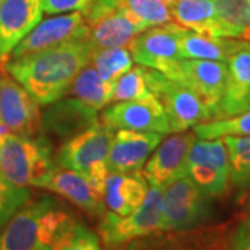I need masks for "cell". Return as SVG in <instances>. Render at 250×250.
<instances>
[{
  "label": "cell",
  "mask_w": 250,
  "mask_h": 250,
  "mask_svg": "<svg viewBox=\"0 0 250 250\" xmlns=\"http://www.w3.org/2000/svg\"><path fill=\"white\" fill-rule=\"evenodd\" d=\"M93 50L88 36L53 49L7 59L1 67L39 106H47L65 96L72 81L89 64Z\"/></svg>",
  "instance_id": "cell-1"
},
{
  "label": "cell",
  "mask_w": 250,
  "mask_h": 250,
  "mask_svg": "<svg viewBox=\"0 0 250 250\" xmlns=\"http://www.w3.org/2000/svg\"><path fill=\"white\" fill-rule=\"evenodd\" d=\"M77 223L68 208L43 196L21 207L0 232V250H53Z\"/></svg>",
  "instance_id": "cell-2"
},
{
  "label": "cell",
  "mask_w": 250,
  "mask_h": 250,
  "mask_svg": "<svg viewBox=\"0 0 250 250\" xmlns=\"http://www.w3.org/2000/svg\"><path fill=\"white\" fill-rule=\"evenodd\" d=\"M57 170L45 135L10 134L0 142V175L17 187L45 188Z\"/></svg>",
  "instance_id": "cell-3"
},
{
  "label": "cell",
  "mask_w": 250,
  "mask_h": 250,
  "mask_svg": "<svg viewBox=\"0 0 250 250\" xmlns=\"http://www.w3.org/2000/svg\"><path fill=\"white\" fill-rule=\"evenodd\" d=\"M213 197L208 196L187 174L161 189V231H190L203 227L213 215Z\"/></svg>",
  "instance_id": "cell-4"
},
{
  "label": "cell",
  "mask_w": 250,
  "mask_h": 250,
  "mask_svg": "<svg viewBox=\"0 0 250 250\" xmlns=\"http://www.w3.org/2000/svg\"><path fill=\"white\" fill-rule=\"evenodd\" d=\"M145 74L152 95L160 102L168 118L170 134L184 132L200 123L214 120L213 110L193 90L157 70L145 67Z\"/></svg>",
  "instance_id": "cell-5"
},
{
  "label": "cell",
  "mask_w": 250,
  "mask_h": 250,
  "mask_svg": "<svg viewBox=\"0 0 250 250\" xmlns=\"http://www.w3.org/2000/svg\"><path fill=\"white\" fill-rule=\"evenodd\" d=\"M161 189L150 187L143 203L132 213L118 215L106 211L99 224V235L107 248H116L146 235L161 231Z\"/></svg>",
  "instance_id": "cell-6"
},
{
  "label": "cell",
  "mask_w": 250,
  "mask_h": 250,
  "mask_svg": "<svg viewBox=\"0 0 250 250\" xmlns=\"http://www.w3.org/2000/svg\"><path fill=\"white\" fill-rule=\"evenodd\" d=\"M187 175L208 196L224 195L229 184V159L223 138L197 139L189 149Z\"/></svg>",
  "instance_id": "cell-7"
},
{
  "label": "cell",
  "mask_w": 250,
  "mask_h": 250,
  "mask_svg": "<svg viewBox=\"0 0 250 250\" xmlns=\"http://www.w3.org/2000/svg\"><path fill=\"white\" fill-rule=\"evenodd\" d=\"M160 72L193 90L213 110L214 120L218 118V104L223 98L228 77L227 62L181 59L166 65Z\"/></svg>",
  "instance_id": "cell-8"
},
{
  "label": "cell",
  "mask_w": 250,
  "mask_h": 250,
  "mask_svg": "<svg viewBox=\"0 0 250 250\" xmlns=\"http://www.w3.org/2000/svg\"><path fill=\"white\" fill-rule=\"evenodd\" d=\"M116 129L102 121L67 139L56 153L54 160L59 167L78 172H88L99 163L107 159L108 150Z\"/></svg>",
  "instance_id": "cell-9"
},
{
  "label": "cell",
  "mask_w": 250,
  "mask_h": 250,
  "mask_svg": "<svg viewBox=\"0 0 250 250\" xmlns=\"http://www.w3.org/2000/svg\"><path fill=\"white\" fill-rule=\"evenodd\" d=\"M88 36H89V25L85 22L81 13L75 11V13L57 14L41 21L14 47L9 59H17L21 56L53 49L64 43H68L71 41L88 38Z\"/></svg>",
  "instance_id": "cell-10"
},
{
  "label": "cell",
  "mask_w": 250,
  "mask_h": 250,
  "mask_svg": "<svg viewBox=\"0 0 250 250\" xmlns=\"http://www.w3.org/2000/svg\"><path fill=\"white\" fill-rule=\"evenodd\" d=\"M41 116L35 99L0 65V121L11 134L36 135Z\"/></svg>",
  "instance_id": "cell-11"
},
{
  "label": "cell",
  "mask_w": 250,
  "mask_h": 250,
  "mask_svg": "<svg viewBox=\"0 0 250 250\" xmlns=\"http://www.w3.org/2000/svg\"><path fill=\"white\" fill-rule=\"evenodd\" d=\"M196 141L195 132H174L163 139L143 166V175L150 187L163 188L187 174L189 149Z\"/></svg>",
  "instance_id": "cell-12"
},
{
  "label": "cell",
  "mask_w": 250,
  "mask_h": 250,
  "mask_svg": "<svg viewBox=\"0 0 250 250\" xmlns=\"http://www.w3.org/2000/svg\"><path fill=\"white\" fill-rule=\"evenodd\" d=\"M100 121L113 129L170 134L168 118L160 102L154 96L111 104L103 110Z\"/></svg>",
  "instance_id": "cell-13"
},
{
  "label": "cell",
  "mask_w": 250,
  "mask_h": 250,
  "mask_svg": "<svg viewBox=\"0 0 250 250\" xmlns=\"http://www.w3.org/2000/svg\"><path fill=\"white\" fill-rule=\"evenodd\" d=\"M128 46L135 62L157 71H163L166 65L184 59L177 22L149 28L135 36Z\"/></svg>",
  "instance_id": "cell-14"
},
{
  "label": "cell",
  "mask_w": 250,
  "mask_h": 250,
  "mask_svg": "<svg viewBox=\"0 0 250 250\" xmlns=\"http://www.w3.org/2000/svg\"><path fill=\"white\" fill-rule=\"evenodd\" d=\"M45 0H3L0 6V65L42 21Z\"/></svg>",
  "instance_id": "cell-15"
},
{
  "label": "cell",
  "mask_w": 250,
  "mask_h": 250,
  "mask_svg": "<svg viewBox=\"0 0 250 250\" xmlns=\"http://www.w3.org/2000/svg\"><path fill=\"white\" fill-rule=\"evenodd\" d=\"M163 135L149 131L116 129L106 159L108 172H135L141 170L163 141Z\"/></svg>",
  "instance_id": "cell-16"
},
{
  "label": "cell",
  "mask_w": 250,
  "mask_h": 250,
  "mask_svg": "<svg viewBox=\"0 0 250 250\" xmlns=\"http://www.w3.org/2000/svg\"><path fill=\"white\" fill-rule=\"evenodd\" d=\"M45 107L41 116V128L62 139H70L100 121L99 110L74 96L60 98Z\"/></svg>",
  "instance_id": "cell-17"
},
{
  "label": "cell",
  "mask_w": 250,
  "mask_h": 250,
  "mask_svg": "<svg viewBox=\"0 0 250 250\" xmlns=\"http://www.w3.org/2000/svg\"><path fill=\"white\" fill-rule=\"evenodd\" d=\"M228 77L220 104L218 118L236 116L250 110V46L227 60Z\"/></svg>",
  "instance_id": "cell-18"
},
{
  "label": "cell",
  "mask_w": 250,
  "mask_h": 250,
  "mask_svg": "<svg viewBox=\"0 0 250 250\" xmlns=\"http://www.w3.org/2000/svg\"><path fill=\"white\" fill-rule=\"evenodd\" d=\"M147 28L120 3L96 22L89 25V42L95 50L125 47L135 36Z\"/></svg>",
  "instance_id": "cell-19"
},
{
  "label": "cell",
  "mask_w": 250,
  "mask_h": 250,
  "mask_svg": "<svg viewBox=\"0 0 250 250\" xmlns=\"http://www.w3.org/2000/svg\"><path fill=\"white\" fill-rule=\"evenodd\" d=\"M45 189L65 197L89 214L102 217L106 213L104 197L92 187L89 179L82 172L57 166V170L46 182Z\"/></svg>",
  "instance_id": "cell-20"
},
{
  "label": "cell",
  "mask_w": 250,
  "mask_h": 250,
  "mask_svg": "<svg viewBox=\"0 0 250 250\" xmlns=\"http://www.w3.org/2000/svg\"><path fill=\"white\" fill-rule=\"evenodd\" d=\"M149 190L143 172H108L104 185V203L111 213L126 215L142 205Z\"/></svg>",
  "instance_id": "cell-21"
},
{
  "label": "cell",
  "mask_w": 250,
  "mask_h": 250,
  "mask_svg": "<svg viewBox=\"0 0 250 250\" xmlns=\"http://www.w3.org/2000/svg\"><path fill=\"white\" fill-rule=\"evenodd\" d=\"M178 38L181 53L184 59L227 62V60L235 52L241 50L246 46H250L249 42L245 39L202 35L181 25H178Z\"/></svg>",
  "instance_id": "cell-22"
},
{
  "label": "cell",
  "mask_w": 250,
  "mask_h": 250,
  "mask_svg": "<svg viewBox=\"0 0 250 250\" xmlns=\"http://www.w3.org/2000/svg\"><path fill=\"white\" fill-rule=\"evenodd\" d=\"M172 20L197 34L223 38L213 0H178L171 6Z\"/></svg>",
  "instance_id": "cell-23"
},
{
  "label": "cell",
  "mask_w": 250,
  "mask_h": 250,
  "mask_svg": "<svg viewBox=\"0 0 250 250\" xmlns=\"http://www.w3.org/2000/svg\"><path fill=\"white\" fill-rule=\"evenodd\" d=\"M114 83L106 82L100 78L98 71L92 64H86L80 74L72 81L71 86L68 88L65 95H71L78 98L83 103L89 104L96 110H102L111 103Z\"/></svg>",
  "instance_id": "cell-24"
},
{
  "label": "cell",
  "mask_w": 250,
  "mask_h": 250,
  "mask_svg": "<svg viewBox=\"0 0 250 250\" xmlns=\"http://www.w3.org/2000/svg\"><path fill=\"white\" fill-rule=\"evenodd\" d=\"M223 38L250 41V0H213Z\"/></svg>",
  "instance_id": "cell-25"
},
{
  "label": "cell",
  "mask_w": 250,
  "mask_h": 250,
  "mask_svg": "<svg viewBox=\"0 0 250 250\" xmlns=\"http://www.w3.org/2000/svg\"><path fill=\"white\" fill-rule=\"evenodd\" d=\"M229 159V182L238 189L250 187V136H224Z\"/></svg>",
  "instance_id": "cell-26"
},
{
  "label": "cell",
  "mask_w": 250,
  "mask_h": 250,
  "mask_svg": "<svg viewBox=\"0 0 250 250\" xmlns=\"http://www.w3.org/2000/svg\"><path fill=\"white\" fill-rule=\"evenodd\" d=\"M89 62L95 67L102 80L114 83L121 75L132 68L134 57L129 49L125 47L98 49L93 50Z\"/></svg>",
  "instance_id": "cell-27"
},
{
  "label": "cell",
  "mask_w": 250,
  "mask_h": 250,
  "mask_svg": "<svg viewBox=\"0 0 250 250\" xmlns=\"http://www.w3.org/2000/svg\"><path fill=\"white\" fill-rule=\"evenodd\" d=\"M121 0H45L46 14H65L78 11L85 22L92 25L108 11L114 10Z\"/></svg>",
  "instance_id": "cell-28"
},
{
  "label": "cell",
  "mask_w": 250,
  "mask_h": 250,
  "mask_svg": "<svg viewBox=\"0 0 250 250\" xmlns=\"http://www.w3.org/2000/svg\"><path fill=\"white\" fill-rule=\"evenodd\" d=\"M193 132L200 139H217L224 136H250V110L236 116L200 123L193 126Z\"/></svg>",
  "instance_id": "cell-29"
},
{
  "label": "cell",
  "mask_w": 250,
  "mask_h": 250,
  "mask_svg": "<svg viewBox=\"0 0 250 250\" xmlns=\"http://www.w3.org/2000/svg\"><path fill=\"white\" fill-rule=\"evenodd\" d=\"M152 96V92L146 81L145 67L136 65L114 82L111 102L141 100V99H147Z\"/></svg>",
  "instance_id": "cell-30"
},
{
  "label": "cell",
  "mask_w": 250,
  "mask_h": 250,
  "mask_svg": "<svg viewBox=\"0 0 250 250\" xmlns=\"http://www.w3.org/2000/svg\"><path fill=\"white\" fill-rule=\"evenodd\" d=\"M121 4L145 27L153 28L171 22V7L161 0H121Z\"/></svg>",
  "instance_id": "cell-31"
},
{
  "label": "cell",
  "mask_w": 250,
  "mask_h": 250,
  "mask_svg": "<svg viewBox=\"0 0 250 250\" xmlns=\"http://www.w3.org/2000/svg\"><path fill=\"white\" fill-rule=\"evenodd\" d=\"M31 192L27 188L17 187L0 175V231L7 225L17 211L27 205Z\"/></svg>",
  "instance_id": "cell-32"
},
{
  "label": "cell",
  "mask_w": 250,
  "mask_h": 250,
  "mask_svg": "<svg viewBox=\"0 0 250 250\" xmlns=\"http://www.w3.org/2000/svg\"><path fill=\"white\" fill-rule=\"evenodd\" d=\"M53 250H103L96 233L77 220L72 228L54 245Z\"/></svg>",
  "instance_id": "cell-33"
},
{
  "label": "cell",
  "mask_w": 250,
  "mask_h": 250,
  "mask_svg": "<svg viewBox=\"0 0 250 250\" xmlns=\"http://www.w3.org/2000/svg\"><path fill=\"white\" fill-rule=\"evenodd\" d=\"M250 245V214L242 221L232 238V248H242Z\"/></svg>",
  "instance_id": "cell-34"
},
{
  "label": "cell",
  "mask_w": 250,
  "mask_h": 250,
  "mask_svg": "<svg viewBox=\"0 0 250 250\" xmlns=\"http://www.w3.org/2000/svg\"><path fill=\"white\" fill-rule=\"evenodd\" d=\"M238 205H241L242 207L250 210V187L242 190L241 196L238 197Z\"/></svg>",
  "instance_id": "cell-35"
},
{
  "label": "cell",
  "mask_w": 250,
  "mask_h": 250,
  "mask_svg": "<svg viewBox=\"0 0 250 250\" xmlns=\"http://www.w3.org/2000/svg\"><path fill=\"white\" fill-rule=\"evenodd\" d=\"M161 1H164V3H166V4H168V6H172V4H174V3H177V1H178V0H161Z\"/></svg>",
  "instance_id": "cell-36"
},
{
  "label": "cell",
  "mask_w": 250,
  "mask_h": 250,
  "mask_svg": "<svg viewBox=\"0 0 250 250\" xmlns=\"http://www.w3.org/2000/svg\"><path fill=\"white\" fill-rule=\"evenodd\" d=\"M232 250H250V245L242 246V248H232Z\"/></svg>",
  "instance_id": "cell-37"
},
{
  "label": "cell",
  "mask_w": 250,
  "mask_h": 250,
  "mask_svg": "<svg viewBox=\"0 0 250 250\" xmlns=\"http://www.w3.org/2000/svg\"><path fill=\"white\" fill-rule=\"evenodd\" d=\"M1 3H3V0H0V6H1Z\"/></svg>",
  "instance_id": "cell-38"
},
{
  "label": "cell",
  "mask_w": 250,
  "mask_h": 250,
  "mask_svg": "<svg viewBox=\"0 0 250 250\" xmlns=\"http://www.w3.org/2000/svg\"><path fill=\"white\" fill-rule=\"evenodd\" d=\"M249 43H250V41H249Z\"/></svg>",
  "instance_id": "cell-39"
}]
</instances>
